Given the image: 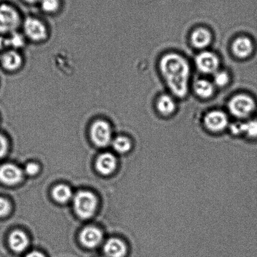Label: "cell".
Wrapping results in <instances>:
<instances>
[{
  "mask_svg": "<svg viewBox=\"0 0 257 257\" xmlns=\"http://www.w3.org/2000/svg\"><path fill=\"white\" fill-rule=\"evenodd\" d=\"M160 70L171 92L182 98L188 92L191 69L187 60L175 53L164 55L160 60Z\"/></svg>",
  "mask_w": 257,
  "mask_h": 257,
  "instance_id": "obj_1",
  "label": "cell"
},
{
  "mask_svg": "<svg viewBox=\"0 0 257 257\" xmlns=\"http://www.w3.org/2000/svg\"><path fill=\"white\" fill-rule=\"evenodd\" d=\"M21 24V16L16 7L8 3L0 4V33L12 34Z\"/></svg>",
  "mask_w": 257,
  "mask_h": 257,
  "instance_id": "obj_2",
  "label": "cell"
},
{
  "mask_svg": "<svg viewBox=\"0 0 257 257\" xmlns=\"http://www.w3.org/2000/svg\"><path fill=\"white\" fill-rule=\"evenodd\" d=\"M97 203V199L94 194L89 191H80L74 199L75 212L82 218L92 217L96 210Z\"/></svg>",
  "mask_w": 257,
  "mask_h": 257,
  "instance_id": "obj_3",
  "label": "cell"
},
{
  "mask_svg": "<svg viewBox=\"0 0 257 257\" xmlns=\"http://www.w3.org/2000/svg\"><path fill=\"white\" fill-rule=\"evenodd\" d=\"M228 108L234 117L244 118L248 117L255 110V103L250 96L238 95L229 102Z\"/></svg>",
  "mask_w": 257,
  "mask_h": 257,
  "instance_id": "obj_4",
  "label": "cell"
},
{
  "mask_svg": "<svg viewBox=\"0 0 257 257\" xmlns=\"http://www.w3.org/2000/svg\"><path fill=\"white\" fill-rule=\"evenodd\" d=\"M90 137L98 147H106L111 142L112 130L106 121H95L90 128Z\"/></svg>",
  "mask_w": 257,
  "mask_h": 257,
  "instance_id": "obj_5",
  "label": "cell"
},
{
  "mask_svg": "<svg viewBox=\"0 0 257 257\" xmlns=\"http://www.w3.org/2000/svg\"><path fill=\"white\" fill-rule=\"evenodd\" d=\"M24 30L26 36L33 41H42L47 37L46 26L37 18L27 17L24 22Z\"/></svg>",
  "mask_w": 257,
  "mask_h": 257,
  "instance_id": "obj_6",
  "label": "cell"
},
{
  "mask_svg": "<svg viewBox=\"0 0 257 257\" xmlns=\"http://www.w3.org/2000/svg\"><path fill=\"white\" fill-rule=\"evenodd\" d=\"M196 64L201 72L205 74H215L217 71L220 61L217 55L214 53L204 51L196 57Z\"/></svg>",
  "mask_w": 257,
  "mask_h": 257,
  "instance_id": "obj_7",
  "label": "cell"
},
{
  "mask_svg": "<svg viewBox=\"0 0 257 257\" xmlns=\"http://www.w3.org/2000/svg\"><path fill=\"white\" fill-rule=\"evenodd\" d=\"M204 123L210 132H222L228 125V119L225 113L219 110L212 111L205 116Z\"/></svg>",
  "mask_w": 257,
  "mask_h": 257,
  "instance_id": "obj_8",
  "label": "cell"
},
{
  "mask_svg": "<svg viewBox=\"0 0 257 257\" xmlns=\"http://www.w3.org/2000/svg\"><path fill=\"white\" fill-rule=\"evenodd\" d=\"M22 170L16 165L8 163L0 167V181L5 185H17L22 181Z\"/></svg>",
  "mask_w": 257,
  "mask_h": 257,
  "instance_id": "obj_9",
  "label": "cell"
},
{
  "mask_svg": "<svg viewBox=\"0 0 257 257\" xmlns=\"http://www.w3.org/2000/svg\"><path fill=\"white\" fill-rule=\"evenodd\" d=\"M102 238L101 231L94 226H89L84 228L80 236L81 243L88 248H94L99 245Z\"/></svg>",
  "mask_w": 257,
  "mask_h": 257,
  "instance_id": "obj_10",
  "label": "cell"
},
{
  "mask_svg": "<svg viewBox=\"0 0 257 257\" xmlns=\"http://www.w3.org/2000/svg\"><path fill=\"white\" fill-rule=\"evenodd\" d=\"M253 50L252 42L248 37H238L233 42L232 51L233 54L240 59H246L250 56Z\"/></svg>",
  "mask_w": 257,
  "mask_h": 257,
  "instance_id": "obj_11",
  "label": "cell"
},
{
  "mask_svg": "<svg viewBox=\"0 0 257 257\" xmlns=\"http://www.w3.org/2000/svg\"><path fill=\"white\" fill-rule=\"evenodd\" d=\"M1 63L5 69L14 71L19 69L22 64V57L14 49L8 50L1 57Z\"/></svg>",
  "mask_w": 257,
  "mask_h": 257,
  "instance_id": "obj_12",
  "label": "cell"
},
{
  "mask_svg": "<svg viewBox=\"0 0 257 257\" xmlns=\"http://www.w3.org/2000/svg\"><path fill=\"white\" fill-rule=\"evenodd\" d=\"M104 250L108 257H124L127 253V246L119 239L111 238L105 244Z\"/></svg>",
  "mask_w": 257,
  "mask_h": 257,
  "instance_id": "obj_13",
  "label": "cell"
},
{
  "mask_svg": "<svg viewBox=\"0 0 257 257\" xmlns=\"http://www.w3.org/2000/svg\"><path fill=\"white\" fill-rule=\"evenodd\" d=\"M212 40V35L205 28H198L194 30L191 34V43L194 47L197 49H205L210 44Z\"/></svg>",
  "mask_w": 257,
  "mask_h": 257,
  "instance_id": "obj_14",
  "label": "cell"
},
{
  "mask_svg": "<svg viewBox=\"0 0 257 257\" xmlns=\"http://www.w3.org/2000/svg\"><path fill=\"white\" fill-rule=\"evenodd\" d=\"M96 168L102 175H109L116 168V159L109 153H103L97 158Z\"/></svg>",
  "mask_w": 257,
  "mask_h": 257,
  "instance_id": "obj_15",
  "label": "cell"
},
{
  "mask_svg": "<svg viewBox=\"0 0 257 257\" xmlns=\"http://www.w3.org/2000/svg\"><path fill=\"white\" fill-rule=\"evenodd\" d=\"M29 241L26 234L22 231H15L9 237L10 247L16 252H22L27 248Z\"/></svg>",
  "mask_w": 257,
  "mask_h": 257,
  "instance_id": "obj_16",
  "label": "cell"
},
{
  "mask_svg": "<svg viewBox=\"0 0 257 257\" xmlns=\"http://www.w3.org/2000/svg\"><path fill=\"white\" fill-rule=\"evenodd\" d=\"M156 107L161 115L169 116L175 112L176 105L175 100L171 96L163 95L159 98Z\"/></svg>",
  "mask_w": 257,
  "mask_h": 257,
  "instance_id": "obj_17",
  "label": "cell"
},
{
  "mask_svg": "<svg viewBox=\"0 0 257 257\" xmlns=\"http://www.w3.org/2000/svg\"><path fill=\"white\" fill-rule=\"evenodd\" d=\"M194 90L196 94L202 98H209L213 95L214 85L206 79H198L194 84Z\"/></svg>",
  "mask_w": 257,
  "mask_h": 257,
  "instance_id": "obj_18",
  "label": "cell"
},
{
  "mask_svg": "<svg viewBox=\"0 0 257 257\" xmlns=\"http://www.w3.org/2000/svg\"><path fill=\"white\" fill-rule=\"evenodd\" d=\"M24 45V38L17 33H12L9 37L0 38V49L9 47L17 49V48L22 47Z\"/></svg>",
  "mask_w": 257,
  "mask_h": 257,
  "instance_id": "obj_19",
  "label": "cell"
},
{
  "mask_svg": "<svg viewBox=\"0 0 257 257\" xmlns=\"http://www.w3.org/2000/svg\"><path fill=\"white\" fill-rule=\"evenodd\" d=\"M53 198L57 202L65 203L71 198L72 191L69 187L65 185H59L54 188L52 191Z\"/></svg>",
  "mask_w": 257,
  "mask_h": 257,
  "instance_id": "obj_20",
  "label": "cell"
},
{
  "mask_svg": "<svg viewBox=\"0 0 257 257\" xmlns=\"http://www.w3.org/2000/svg\"><path fill=\"white\" fill-rule=\"evenodd\" d=\"M63 0H40V9L48 14H55L59 12L62 7Z\"/></svg>",
  "mask_w": 257,
  "mask_h": 257,
  "instance_id": "obj_21",
  "label": "cell"
},
{
  "mask_svg": "<svg viewBox=\"0 0 257 257\" xmlns=\"http://www.w3.org/2000/svg\"><path fill=\"white\" fill-rule=\"evenodd\" d=\"M112 147L116 152L125 153L128 152L132 147L130 138L125 136H119L112 141Z\"/></svg>",
  "mask_w": 257,
  "mask_h": 257,
  "instance_id": "obj_22",
  "label": "cell"
},
{
  "mask_svg": "<svg viewBox=\"0 0 257 257\" xmlns=\"http://www.w3.org/2000/svg\"><path fill=\"white\" fill-rule=\"evenodd\" d=\"M243 134L251 138H257V120H252L243 123Z\"/></svg>",
  "mask_w": 257,
  "mask_h": 257,
  "instance_id": "obj_23",
  "label": "cell"
},
{
  "mask_svg": "<svg viewBox=\"0 0 257 257\" xmlns=\"http://www.w3.org/2000/svg\"><path fill=\"white\" fill-rule=\"evenodd\" d=\"M214 82L218 87H223L229 82V75L226 72H216L214 75Z\"/></svg>",
  "mask_w": 257,
  "mask_h": 257,
  "instance_id": "obj_24",
  "label": "cell"
},
{
  "mask_svg": "<svg viewBox=\"0 0 257 257\" xmlns=\"http://www.w3.org/2000/svg\"><path fill=\"white\" fill-rule=\"evenodd\" d=\"M10 211V205L7 200L0 197V217L7 216Z\"/></svg>",
  "mask_w": 257,
  "mask_h": 257,
  "instance_id": "obj_25",
  "label": "cell"
},
{
  "mask_svg": "<svg viewBox=\"0 0 257 257\" xmlns=\"http://www.w3.org/2000/svg\"><path fill=\"white\" fill-rule=\"evenodd\" d=\"M39 170V165L36 164L35 163H29L26 165V167H25V171H26V173L27 175L30 176H34L37 175L38 172Z\"/></svg>",
  "mask_w": 257,
  "mask_h": 257,
  "instance_id": "obj_26",
  "label": "cell"
},
{
  "mask_svg": "<svg viewBox=\"0 0 257 257\" xmlns=\"http://www.w3.org/2000/svg\"><path fill=\"white\" fill-rule=\"evenodd\" d=\"M231 132L234 135L243 134V123L236 122L230 127Z\"/></svg>",
  "mask_w": 257,
  "mask_h": 257,
  "instance_id": "obj_27",
  "label": "cell"
},
{
  "mask_svg": "<svg viewBox=\"0 0 257 257\" xmlns=\"http://www.w3.org/2000/svg\"><path fill=\"white\" fill-rule=\"evenodd\" d=\"M8 149V143L4 136L0 134V158L6 154Z\"/></svg>",
  "mask_w": 257,
  "mask_h": 257,
  "instance_id": "obj_28",
  "label": "cell"
},
{
  "mask_svg": "<svg viewBox=\"0 0 257 257\" xmlns=\"http://www.w3.org/2000/svg\"><path fill=\"white\" fill-rule=\"evenodd\" d=\"M24 4L29 5H38L40 0H20Z\"/></svg>",
  "mask_w": 257,
  "mask_h": 257,
  "instance_id": "obj_29",
  "label": "cell"
},
{
  "mask_svg": "<svg viewBox=\"0 0 257 257\" xmlns=\"http://www.w3.org/2000/svg\"><path fill=\"white\" fill-rule=\"evenodd\" d=\"M25 257H45L44 254L39 252V251H32V252L28 254Z\"/></svg>",
  "mask_w": 257,
  "mask_h": 257,
  "instance_id": "obj_30",
  "label": "cell"
}]
</instances>
